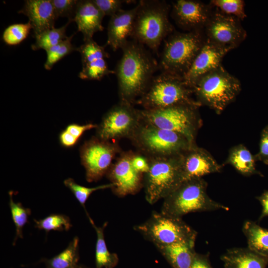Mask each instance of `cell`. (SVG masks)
I'll return each mask as SVG.
<instances>
[{
  "label": "cell",
  "mask_w": 268,
  "mask_h": 268,
  "mask_svg": "<svg viewBox=\"0 0 268 268\" xmlns=\"http://www.w3.org/2000/svg\"><path fill=\"white\" fill-rule=\"evenodd\" d=\"M121 49L122 56L115 70L120 102L134 105L159 69L158 63L143 45L133 39Z\"/></svg>",
  "instance_id": "cell-1"
},
{
  "label": "cell",
  "mask_w": 268,
  "mask_h": 268,
  "mask_svg": "<svg viewBox=\"0 0 268 268\" xmlns=\"http://www.w3.org/2000/svg\"><path fill=\"white\" fill-rule=\"evenodd\" d=\"M137 7L131 38L158 54L161 42L174 32L171 6L164 0H142Z\"/></svg>",
  "instance_id": "cell-2"
},
{
  "label": "cell",
  "mask_w": 268,
  "mask_h": 268,
  "mask_svg": "<svg viewBox=\"0 0 268 268\" xmlns=\"http://www.w3.org/2000/svg\"><path fill=\"white\" fill-rule=\"evenodd\" d=\"M206 40L203 30L174 31L164 42L158 63L161 72L183 77Z\"/></svg>",
  "instance_id": "cell-3"
},
{
  "label": "cell",
  "mask_w": 268,
  "mask_h": 268,
  "mask_svg": "<svg viewBox=\"0 0 268 268\" xmlns=\"http://www.w3.org/2000/svg\"><path fill=\"white\" fill-rule=\"evenodd\" d=\"M192 89L201 106H207L219 115L235 100L241 90V84L221 65L199 79Z\"/></svg>",
  "instance_id": "cell-4"
},
{
  "label": "cell",
  "mask_w": 268,
  "mask_h": 268,
  "mask_svg": "<svg viewBox=\"0 0 268 268\" xmlns=\"http://www.w3.org/2000/svg\"><path fill=\"white\" fill-rule=\"evenodd\" d=\"M207 182L202 178L184 181L163 200V214L182 218L190 212L228 210L229 208L211 199L207 193Z\"/></svg>",
  "instance_id": "cell-5"
},
{
  "label": "cell",
  "mask_w": 268,
  "mask_h": 268,
  "mask_svg": "<svg viewBox=\"0 0 268 268\" xmlns=\"http://www.w3.org/2000/svg\"><path fill=\"white\" fill-rule=\"evenodd\" d=\"M149 170L144 174L143 188L147 202L164 199L184 181L182 154L148 157Z\"/></svg>",
  "instance_id": "cell-6"
},
{
  "label": "cell",
  "mask_w": 268,
  "mask_h": 268,
  "mask_svg": "<svg viewBox=\"0 0 268 268\" xmlns=\"http://www.w3.org/2000/svg\"><path fill=\"white\" fill-rule=\"evenodd\" d=\"M193 89L182 77L164 72L154 76L136 104L144 110H155L179 105H201L193 97Z\"/></svg>",
  "instance_id": "cell-7"
},
{
  "label": "cell",
  "mask_w": 268,
  "mask_h": 268,
  "mask_svg": "<svg viewBox=\"0 0 268 268\" xmlns=\"http://www.w3.org/2000/svg\"><path fill=\"white\" fill-rule=\"evenodd\" d=\"M137 152L147 157L181 155L196 144L184 135L142 120L129 139Z\"/></svg>",
  "instance_id": "cell-8"
},
{
  "label": "cell",
  "mask_w": 268,
  "mask_h": 268,
  "mask_svg": "<svg viewBox=\"0 0 268 268\" xmlns=\"http://www.w3.org/2000/svg\"><path fill=\"white\" fill-rule=\"evenodd\" d=\"M199 107L192 105H179L155 110L142 109L140 112L143 122L179 133L196 143V138L202 123L198 110Z\"/></svg>",
  "instance_id": "cell-9"
},
{
  "label": "cell",
  "mask_w": 268,
  "mask_h": 268,
  "mask_svg": "<svg viewBox=\"0 0 268 268\" xmlns=\"http://www.w3.org/2000/svg\"><path fill=\"white\" fill-rule=\"evenodd\" d=\"M135 230L152 242L156 247L179 242H195L197 232L182 218L154 211Z\"/></svg>",
  "instance_id": "cell-10"
},
{
  "label": "cell",
  "mask_w": 268,
  "mask_h": 268,
  "mask_svg": "<svg viewBox=\"0 0 268 268\" xmlns=\"http://www.w3.org/2000/svg\"><path fill=\"white\" fill-rule=\"evenodd\" d=\"M141 122L140 110L133 105L119 102L103 116L97 127L96 137L106 141L129 139Z\"/></svg>",
  "instance_id": "cell-11"
},
{
  "label": "cell",
  "mask_w": 268,
  "mask_h": 268,
  "mask_svg": "<svg viewBox=\"0 0 268 268\" xmlns=\"http://www.w3.org/2000/svg\"><path fill=\"white\" fill-rule=\"evenodd\" d=\"M122 151L118 143L97 137L85 141L80 147V155L85 169L86 180L96 182L106 175L113 160Z\"/></svg>",
  "instance_id": "cell-12"
},
{
  "label": "cell",
  "mask_w": 268,
  "mask_h": 268,
  "mask_svg": "<svg viewBox=\"0 0 268 268\" xmlns=\"http://www.w3.org/2000/svg\"><path fill=\"white\" fill-rule=\"evenodd\" d=\"M213 8L203 30L205 37L211 42L229 52L245 39L246 31L240 19Z\"/></svg>",
  "instance_id": "cell-13"
},
{
  "label": "cell",
  "mask_w": 268,
  "mask_h": 268,
  "mask_svg": "<svg viewBox=\"0 0 268 268\" xmlns=\"http://www.w3.org/2000/svg\"><path fill=\"white\" fill-rule=\"evenodd\" d=\"M134 151H122L106 174L114 186L113 193L119 197L134 195L143 188L144 174L134 167L132 159Z\"/></svg>",
  "instance_id": "cell-14"
},
{
  "label": "cell",
  "mask_w": 268,
  "mask_h": 268,
  "mask_svg": "<svg viewBox=\"0 0 268 268\" xmlns=\"http://www.w3.org/2000/svg\"><path fill=\"white\" fill-rule=\"evenodd\" d=\"M213 7L195 0H177L173 3L171 16L181 29L191 32L203 30Z\"/></svg>",
  "instance_id": "cell-15"
},
{
  "label": "cell",
  "mask_w": 268,
  "mask_h": 268,
  "mask_svg": "<svg viewBox=\"0 0 268 268\" xmlns=\"http://www.w3.org/2000/svg\"><path fill=\"white\" fill-rule=\"evenodd\" d=\"M78 51L82 64V69L79 74L80 78L99 80L106 75L115 73L108 68L105 59L108 58L109 55L105 50V46L90 40L81 45Z\"/></svg>",
  "instance_id": "cell-16"
},
{
  "label": "cell",
  "mask_w": 268,
  "mask_h": 268,
  "mask_svg": "<svg viewBox=\"0 0 268 268\" xmlns=\"http://www.w3.org/2000/svg\"><path fill=\"white\" fill-rule=\"evenodd\" d=\"M228 52L206 39L188 72L183 78L192 88L201 77L221 66L223 57Z\"/></svg>",
  "instance_id": "cell-17"
},
{
  "label": "cell",
  "mask_w": 268,
  "mask_h": 268,
  "mask_svg": "<svg viewBox=\"0 0 268 268\" xmlns=\"http://www.w3.org/2000/svg\"><path fill=\"white\" fill-rule=\"evenodd\" d=\"M182 165L185 181L218 173L222 168L208 151L196 144L182 154Z\"/></svg>",
  "instance_id": "cell-18"
},
{
  "label": "cell",
  "mask_w": 268,
  "mask_h": 268,
  "mask_svg": "<svg viewBox=\"0 0 268 268\" xmlns=\"http://www.w3.org/2000/svg\"><path fill=\"white\" fill-rule=\"evenodd\" d=\"M18 13L28 17L36 37L42 32L54 28L58 18L51 0H27Z\"/></svg>",
  "instance_id": "cell-19"
},
{
  "label": "cell",
  "mask_w": 268,
  "mask_h": 268,
  "mask_svg": "<svg viewBox=\"0 0 268 268\" xmlns=\"http://www.w3.org/2000/svg\"><path fill=\"white\" fill-rule=\"evenodd\" d=\"M137 5L130 9H121L111 17L107 28V44L113 51L121 49L131 37Z\"/></svg>",
  "instance_id": "cell-20"
},
{
  "label": "cell",
  "mask_w": 268,
  "mask_h": 268,
  "mask_svg": "<svg viewBox=\"0 0 268 268\" xmlns=\"http://www.w3.org/2000/svg\"><path fill=\"white\" fill-rule=\"evenodd\" d=\"M104 16L92 0L78 1L73 21L77 24L78 31L83 34L84 41L93 39L96 32L103 30Z\"/></svg>",
  "instance_id": "cell-21"
},
{
  "label": "cell",
  "mask_w": 268,
  "mask_h": 268,
  "mask_svg": "<svg viewBox=\"0 0 268 268\" xmlns=\"http://www.w3.org/2000/svg\"><path fill=\"white\" fill-rule=\"evenodd\" d=\"M221 259L225 268H266L268 265V257L248 247L228 249Z\"/></svg>",
  "instance_id": "cell-22"
},
{
  "label": "cell",
  "mask_w": 268,
  "mask_h": 268,
  "mask_svg": "<svg viewBox=\"0 0 268 268\" xmlns=\"http://www.w3.org/2000/svg\"><path fill=\"white\" fill-rule=\"evenodd\" d=\"M195 242H179L156 247L173 268H190L196 252Z\"/></svg>",
  "instance_id": "cell-23"
},
{
  "label": "cell",
  "mask_w": 268,
  "mask_h": 268,
  "mask_svg": "<svg viewBox=\"0 0 268 268\" xmlns=\"http://www.w3.org/2000/svg\"><path fill=\"white\" fill-rule=\"evenodd\" d=\"M256 158L243 144L233 146L229 151L225 164H230L240 174L245 176L263 174L256 169Z\"/></svg>",
  "instance_id": "cell-24"
},
{
  "label": "cell",
  "mask_w": 268,
  "mask_h": 268,
  "mask_svg": "<svg viewBox=\"0 0 268 268\" xmlns=\"http://www.w3.org/2000/svg\"><path fill=\"white\" fill-rule=\"evenodd\" d=\"M242 231L246 237L248 248L268 257V229L256 222L247 220L243 225Z\"/></svg>",
  "instance_id": "cell-25"
},
{
  "label": "cell",
  "mask_w": 268,
  "mask_h": 268,
  "mask_svg": "<svg viewBox=\"0 0 268 268\" xmlns=\"http://www.w3.org/2000/svg\"><path fill=\"white\" fill-rule=\"evenodd\" d=\"M89 219L97 235L95 247L96 268H114L118 263L119 259L116 254L110 253L107 247L104 230L107 225V222L104 223L101 227H97L91 218Z\"/></svg>",
  "instance_id": "cell-26"
},
{
  "label": "cell",
  "mask_w": 268,
  "mask_h": 268,
  "mask_svg": "<svg viewBox=\"0 0 268 268\" xmlns=\"http://www.w3.org/2000/svg\"><path fill=\"white\" fill-rule=\"evenodd\" d=\"M78 242V238L74 237L62 252L51 259H45L46 268H68L77 264Z\"/></svg>",
  "instance_id": "cell-27"
},
{
  "label": "cell",
  "mask_w": 268,
  "mask_h": 268,
  "mask_svg": "<svg viewBox=\"0 0 268 268\" xmlns=\"http://www.w3.org/2000/svg\"><path fill=\"white\" fill-rule=\"evenodd\" d=\"M71 20L60 28H53L45 31L35 37L36 42L32 45L33 50L44 49L45 51L59 44L68 37L66 34V28Z\"/></svg>",
  "instance_id": "cell-28"
},
{
  "label": "cell",
  "mask_w": 268,
  "mask_h": 268,
  "mask_svg": "<svg viewBox=\"0 0 268 268\" xmlns=\"http://www.w3.org/2000/svg\"><path fill=\"white\" fill-rule=\"evenodd\" d=\"M12 191L9 192V207L12 220L16 228V234L13 241V245L19 238H22V229L27 222L29 216L31 214L29 208L24 207L20 203L15 202L12 199Z\"/></svg>",
  "instance_id": "cell-29"
},
{
  "label": "cell",
  "mask_w": 268,
  "mask_h": 268,
  "mask_svg": "<svg viewBox=\"0 0 268 268\" xmlns=\"http://www.w3.org/2000/svg\"><path fill=\"white\" fill-rule=\"evenodd\" d=\"M74 34L68 37L59 44L47 50V60L44 64L45 68L50 70L59 61L74 50H77L71 44V40Z\"/></svg>",
  "instance_id": "cell-30"
},
{
  "label": "cell",
  "mask_w": 268,
  "mask_h": 268,
  "mask_svg": "<svg viewBox=\"0 0 268 268\" xmlns=\"http://www.w3.org/2000/svg\"><path fill=\"white\" fill-rule=\"evenodd\" d=\"M34 221L36 228L47 232L67 231L72 226L69 218L64 214H53L42 219H34Z\"/></svg>",
  "instance_id": "cell-31"
},
{
  "label": "cell",
  "mask_w": 268,
  "mask_h": 268,
  "mask_svg": "<svg viewBox=\"0 0 268 268\" xmlns=\"http://www.w3.org/2000/svg\"><path fill=\"white\" fill-rule=\"evenodd\" d=\"M209 4L221 12L234 16L241 21L247 16L245 2L243 0H212Z\"/></svg>",
  "instance_id": "cell-32"
},
{
  "label": "cell",
  "mask_w": 268,
  "mask_h": 268,
  "mask_svg": "<svg viewBox=\"0 0 268 268\" xmlns=\"http://www.w3.org/2000/svg\"><path fill=\"white\" fill-rule=\"evenodd\" d=\"M31 29L32 27L29 21L9 25L3 33V40L7 45H17L26 38Z\"/></svg>",
  "instance_id": "cell-33"
},
{
  "label": "cell",
  "mask_w": 268,
  "mask_h": 268,
  "mask_svg": "<svg viewBox=\"0 0 268 268\" xmlns=\"http://www.w3.org/2000/svg\"><path fill=\"white\" fill-rule=\"evenodd\" d=\"M65 185L69 188L72 192L77 200L80 204L85 208V203L90 196L94 192L108 188L111 189L114 186V184L109 183L100 185L96 187L87 188L78 185L71 178H68L64 182Z\"/></svg>",
  "instance_id": "cell-34"
},
{
  "label": "cell",
  "mask_w": 268,
  "mask_h": 268,
  "mask_svg": "<svg viewBox=\"0 0 268 268\" xmlns=\"http://www.w3.org/2000/svg\"><path fill=\"white\" fill-rule=\"evenodd\" d=\"M56 15L66 16L71 19L70 16L75 12L78 1L77 0H51Z\"/></svg>",
  "instance_id": "cell-35"
},
{
  "label": "cell",
  "mask_w": 268,
  "mask_h": 268,
  "mask_svg": "<svg viewBox=\"0 0 268 268\" xmlns=\"http://www.w3.org/2000/svg\"><path fill=\"white\" fill-rule=\"evenodd\" d=\"M93 2L104 16L111 17L122 9L123 3L126 0H92Z\"/></svg>",
  "instance_id": "cell-36"
},
{
  "label": "cell",
  "mask_w": 268,
  "mask_h": 268,
  "mask_svg": "<svg viewBox=\"0 0 268 268\" xmlns=\"http://www.w3.org/2000/svg\"><path fill=\"white\" fill-rule=\"evenodd\" d=\"M255 157L257 161H259L268 165V125L261 132L259 150Z\"/></svg>",
  "instance_id": "cell-37"
},
{
  "label": "cell",
  "mask_w": 268,
  "mask_h": 268,
  "mask_svg": "<svg viewBox=\"0 0 268 268\" xmlns=\"http://www.w3.org/2000/svg\"><path fill=\"white\" fill-rule=\"evenodd\" d=\"M132 163L134 168L141 173L145 174L149 170L148 157L137 151H134Z\"/></svg>",
  "instance_id": "cell-38"
},
{
  "label": "cell",
  "mask_w": 268,
  "mask_h": 268,
  "mask_svg": "<svg viewBox=\"0 0 268 268\" xmlns=\"http://www.w3.org/2000/svg\"><path fill=\"white\" fill-rule=\"evenodd\" d=\"M97 126L98 125L92 123L84 125L72 124L69 125L66 130L78 139L85 132L92 129L97 128Z\"/></svg>",
  "instance_id": "cell-39"
},
{
  "label": "cell",
  "mask_w": 268,
  "mask_h": 268,
  "mask_svg": "<svg viewBox=\"0 0 268 268\" xmlns=\"http://www.w3.org/2000/svg\"><path fill=\"white\" fill-rule=\"evenodd\" d=\"M190 268H212L209 262L208 254L196 253Z\"/></svg>",
  "instance_id": "cell-40"
},
{
  "label": "cell",
  "mask_w": 268,
  "mask_h": 268,
  "mask_svg": "<svg viewBox=\"0 0 268 268\" xmlns=\"http://www.w3.org/2000/svg\"><path fill=\"white\" fill-rule=\"evenodd\" d=\"M59 139L61 144L66 147L74 146L78 140L66 130L60 134Z\"/></svg>",
  "instance_id": "cell-41"
},
{
  "label": "cell",
  "mask_w": 268,
  "mask_h": 268,
  "mask_svg": "<svg viewBox=\"0 0 268 268\" xmlns=\"http://www.w3.org/2000/svg\"><path fill=\"white\" fill-rule=\"evenodd\" d=\"M260 202L262 210L259 218V221L262 220L265 217L268 216V191H265L261 195L257 197Z\"/></svg>",
  "instance_id": "cell-42"
},
{
  "label": "cell",
  "mask_w": 268,
  "mask_h": 268,
  "mask_svg": "<svg viewBox=\"0 0 268 268\" xmlns=\"http://www.w3.org/2000/svg\"><path fill=\"white\" fill-rule=\"evenodd\" d=\"M78 264H75L68 268H78Z\"/></svg>",
  "instance_id": "cell-43"
},
{
  "label": "cell",
  "mask_w": 268,
  "mask_h": 268,
  "mask_svg": "<svg viewBox=\"0 0 268 268\" xmlns=\"http://www.w3.org/2000/svg\"><path fill=\"white\" fill-rule=\"evenodd\" d=\"M78 268H88L85 267L84 266L79 265Z\"/></svg>",
  "instance_id": "cell-44"
}]
</instances>
